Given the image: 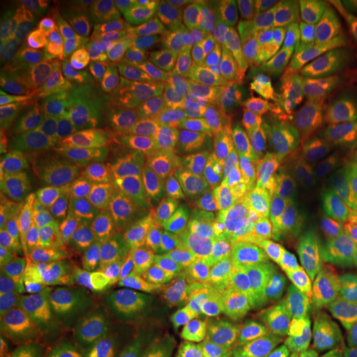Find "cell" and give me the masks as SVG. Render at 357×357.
I'll use <instances>...</instances> for the list:
<instances>
[{
  "instance_id": "obj_1",
  "label": "cell",
  "mask_w": 357,
  "mask_h": 357,
  "mask_svg": "<svg viewBox=\"0 0 357 357\" xmlns=\"http://www.w3.org/2000/svg\"><path fill=\"white\" fill-rule=\"evenodd\" d=\"M273 248L243 211L187 213L171 229L172 291L194 328L247 319Z\"/></svg>"
},
{
  "instance_id": "obj_2",
  "label": "cell",
  "mask_w": 357,
  "mask_h": 357,
  "mask_svg": "<svg viewBox=\"0 0 357 357\" xmlns=\"http://www.w3.org/2000/svg\"><path fill=\"white\" fill-rule=\"evenodd\" d=\"M137 149L86 162L22 158L8 166L2 177L10 178L58 215L84 229L121 197L134 174Z\"/></svg>"
},
{
  "instance_id": "obj_3",
  "label": "cell",
  "mask_w": 357,
  "mask_h": 357,
  "mask_svg": "<svg viewBox=\"0 0 357 357\" xmlns=\"http://www.w3.org/2000/svg\"><path fill=\"white\" fill-rule=\"evenodd\" d=\"M260 300L271 328L288 339L318 336L349 296L341 273L293 265L273 253Z\"/></svg>"
},
{
  "instance_id": "obj_4",
  "label": "cell",
  "mask_w": 357,
  "mask_h": 357,
  "mask_svg": "<svg viewBox=\"0 0 357 357\" xmlns=\"http://www.w3.org/2000/svg\"><path fill=\"white\" fill-rule=\"evenodd\" d=\"M270 242L281 260L339 273L357 258V205L326 202L303 190L296 215Z\"/></svg>"
},
{
  "instance_id": "obj_5",
  "label": "cell",
  "mask_w": 357,
  "mask_h": 357,
  "mask_svg": "<svg viewBox=\"0 0 357 357\" xmlns=\"http://www.w3.org/2000/svg\"><path fill=\"white\" fill-rule=\"evenodd\" d=\"M185 215L160 194L154 177L153 154L146 147H139L134 174L121 197L105 215L84 227L83 238L89 245L106 247L136 234L172 229Z\"/></svg>"
},
{
  "instance_id": "obj_6",
  "label": "cell",
  "mask_w": 357,
  "mask_h": 357,
  "mask_svg": "<svg viewBox=\"0 0 357 357\" xmlns=\"http://www.w3.org/2000/svg\"><path fill=\"white\" fill-rule=\"evenodd\" d=\"M111 289L101 258L91 248L78 265L48 288L30 316V334L33 339H42L91 323L108 305Z\"/></svg>"
},
{
  "instance_id": "obj_7",
  "label": "cell",
  "mask_w": 357,
  "mask_h": 357,
  "mask_svg": "<svg viewBox=\"0 0 357 357\" xmlns=\"http://www.w3.org/2000/svg\"><path fill=\"white\" fill-rule=\"evenodd\" d=\"M149 12V30L195 88L218 93L229 77L230 52L223 26L192 25Z\"/></svg>"
},
{
  "instance_id": "obj_8",
  "label": "cell",
  "mask_w": 357,
  "mask_h": 357,
  "mask_svg": "<svg viewBox=\"0 0 357 357\" xmlns=\"http://www.w3.org/2000/svg\"><path fill=\"white\" fill-rule=\"evenodd\" d=\"M223 37L236 61L273 55L303 45V35L280 0L236 2L225 22Z\"/></svg>"
},
{
  "instance_id": "obj_9",
  "label": "cell",
  "mask_w": 357,
  "mask_h": 357,
  "mask_svg": "<svg viewBox=\"0 0 357 357\" xmlns=\"http://www.w3.org/2000/svg\"><path fill=\"white\" fill-rule=\"evenodd\" d=\"M284 337L270 324L240 319L190 329L147 357H276Z\"/></svg>"
},
{
  "instance_id": "obj_10",
  "label": "cell",
  "mask_w": 357,
  "mask_h": 357,
  "mask_svg": "<svg viewBox=\"0 0 357 357\" xmlns=\"http://www.w3.org/2000/svg\"><path fill=\"white\" fill-rule=\"evenodd\" d=\"M40 33L43 40V68L35 95L56 105L84 77L95 43L45 3L40 15Z\"/></svg>"
},
{
  "instance_id": "obj_11",
  "label": "cell",
  "mask_w": 357,
  "mask_h": 357,
  "mask_svg": "<svg viewBox=\"0 0 357 357\" xmlns=\"http://www.w3.org/2000/svg\"><path fill=\"white\" fill-rule=\"evenodd\" d=\"M101 263L111 287L149 291L171 275V229L136 234L106 245Z\"/></svg>"
},
{
  "instance_id": "obj_12",
  "label": "cell",
  "mask_w": 357,
  "mask_h": 357,
  "mask_svg": "<svg viewBox=\"0 0 357 357\" xmlns=\"http://www.w3.org/2000/svg\"><path fill=\"white\" fill-rule=\"evenodd\" d=\"M89 245L61 255L30 258L3 265L0 268V314L2 323L19 326L33 314L45 291L56 276L78 265L88 252Z\"/></svg>"
},
{
  "instance_id": "obj_13",
  "label": "cell",
  "mask_w": 357,
  "mask_h": 357,
  "mask_svg": "<svg viewBox=\"0 0 357 357\" xmlns=\"http://www.w3.org/2000/svg\"><path fill=\"white\" fill-rule=\"evenodd\" d=\"M154 177L160 194L184 213L242 211L218 174L197 176L177 162L172 147L154 151Z\"/></svg>"
},
{
  "instance_id": "obj_14",
  "label": "cell",
  "mask_w": 357,
  "mask_h": 357,
  "mask_svg": "<svg viewBox=\"0 0 357 357\" xmlns=\"http://www.w3.org/2000/svg\"><path fill=\"white\" fill-rule=\"evenodd\" d=\"M123 146L108 124H91L73 118L65 102L53 111L42 136L35 142L29 159L95 160L102 155L121 153Z\"/></svg>"
},
{
  "instance_id": "obj_15",
  "label": "cell",
  "mask_w": 357,
  "mask_h": 357,
  "mask_svg": "<svg viewBox=\"0 0 357 357\" xmlns=\"http://www.w3.org/2000/svg\"><path fill=\"white\" fill-rule=\"evenodd\" d=\"M43 68V40L40 19L22 20L10 26L2 43L0 96L2 101H19L32 96Z\"/></svg>"
},
{
  "instance_id": "obj_16",
  "label": "cell",
  "mask_w": 357,
  "mask_h": 357,
  "mask_svg": "<svg viewBox=\"0 0 357 357\" xmlns=\"http://www.w3.org/2000/svg\"><path fill=\"white\" fill-rule=\"evenodd\" d=\"M0 215L3 225L30 236L83 238V227L58 215L24 187L7 177H2L0 182Z\"/></svg>"
},
{
  "instance_id": "obj_17",
  "label": "cell",
  "mask_w": 357,
  "mask_h": 357,
  "mask_svg": "<svg viewBox=\"0 0 357 357\" xmlns=\"http://www.w3.org/2000/svg\"><path fill=\"white\" fill-rule=\"evenodd\" d=\"M334 95L336 93L319 84L305 96L289 102L287 113L268 134L276 158L293 160L306 149L312 134L329 116Z\"/></svg>"
},
{
  "instance_id": "obj_18",
  "label": "cell",
  "mask_w": 357,
  "mask_h": 357,
  "mask_svg": "<svg viewBox=\"0 0 357 357\" xmlns=\"http://www.w3.org/2000/svg\"><path fill=\"white\" fill-rule=\"evenodd\" d=\"M291 159L275 158L252 207V222L261 234H276L296 215L301 192L296 187Z\"/></svg>"
},
{
  "instance_id": "obj_19",
  "label": "cell",
  "mask_w": 357,
  "mask_h": 357,
  "mask_svg": "<svg viewBox=\"0 0 357 357\" xmlns=\"http://www.w3.org/2000/svg\"><path fill=\"white\" fill-rule=\"evenodd\" d=\"M53 102L37 95L19 101H2L0 106V144L2 162L12 164L25 158L42 136L52 116Z\"/></svg>"
},
{
  "instance_id": "obj_20",
  "label": "cell",
  "mask_w": 357,
  "mask_h": 357,
  "mask_svg": "<svg viewBox=\"0 0 357 357\" xmlns=\"http://www.w3.org/2000/svg\"><path fill=\"white\" fill-rule=\"evenodd\" d=\"M328 68L329 65L323 58H319L305 45H300L273 55L236 61L230 86H248L270 79L319 75Z\"/></svg>"
},
{
  "instance_id": "obj_21",
  "label": "cell",
  "mask_w": 357,
  "mask_h": 357,
  "mask_svg": "<svg viewBox=\"0 0 357 357\" xmlns=\"http://www.w3.org/2000/svg\"><path fill=\"white\" fill-rule=\"evenodd\" d=\"M22 357H129L118 341L93 323L33 339Z\"/></svg>"
},
{
  "instance_id": "obj_22",
  "label": "cell",
  "mask_w": 357,
  "mask_h": 357,
  "mask_svg": "<svg viewBox=\"0 0 357 357\" xmlns=\"http://www.w3.org/2000/svg\"><path fill=\"white\" fill-rule=\"evenodd\" d=\"M142 300H144L142 336H144L147 356L171 344L192 329L169 280L142 293Z\"/></svg>"
},
{
  "instance_id": "obj_23",
  "label": "cell",
  "mask_w": 357,
  "mask_h": 357,
  "mask_svg": "<svg viewBox=\"0 0 357 357\" xmlns=\"http://www.w3.org/2000/svg\"><path fill=\"white\" fill-rule=\"evenodd\" d=\"M91 323L118 341L129 357H147L144 336H142V323H144L142 293L113 287L108 305Z\"/></svg>"
},
{
  "instance_id": "obj_24",
  "label": "cell",
  "mask_w": 357,
  "mask_h": 357,
  "mask_svg": "<svg viewBox=\"0 0 357 357\" xmlns=\"http://www.w3.org/2000/svg\"><path fill=\"white\" fill-rule=\"evenodd\" d=\"M45 6L95 45L121 29L126 12V3L116 0H53Z\"/></svg>"
},
{
  "instance_id": "obj_25",
  "label": "cell",
  "mask_w": 357,
  "mask_h": 357,
  "mask_svg": "<svg viewBox=\"0 0 357 357\" xmlns=\"http://www.w3.org/2000/svg\"><path fill=\"white\" fill-rule=\"evenodd\" d=\"M212 118L220 129L230 153L253 158H275L270 137L258 126L248 102L225 100Z\"/></svg>"
},
{
  "instance_id": "obj_26",
  "label": "cell",
  "mask_w": 357,
  "mask_h": 357,
  "mask_svg": "<svg viewBox=\"0 0 357 357\" xmlns=\"http://www.w3.org/2000/svg\"><path fill=\"white\" fill-rule=\"evenodd\" d=\"M223 101L225 96H222L220 93H207L202 89H197L190 95L160 101L159 136L154 151L171 147L172 141L181 137L195 123L212 118Z\"/></svg>"
},
{
  "instance_id": "obj_27",
  "label": "cell",
  "mask_w": 357,
  "mask_h": 357,
  "mask_svg": "<svg viewBox=\"0 0 357 357\" xmlns=\"http://www.w3.org/2000/svg\"><path fill=\"white\" fill-rule=\"evenodd\" d=\"M293 169L298 182L312 197L326 202L357 205V177L344 169L321 160L294 158Z\"/></svg>"
},
{
  "instance_id": "obj_28",
  "label": "cell",
  "mask_w": 357,
  "mask_h": 357,
  "mask_svg": "<svg viewBox=\"0 0 357 357\" xmlns=\"http://www.w3.org/2000/svg\"><path fill=\"white\" fill-rule=\"evenodd\" d=\"M225 141L213 118L195 123L174 146L177 162L185 171L205 176L225 158Z\"/></svg>"
},
{
  "instance_id": "obj_29",
  "label": "cell",
  "mask_w": 357,
  "mask_h": 357,
  "mask_svg": "<svg viewBox=\"0 0 357 357\" xmlns=\"http://www.w3.org/2000/svg\"><path fill=\"white\" fill-rule=\"evenodd\" d=\"M65 108L79 121L100 124L111 121L119 108L118 93L96 71L86 73L65 96Z\"/></svg>"
},
{
  "instance_id": "obj_30",
  "label": "cell",
  "mask_w": 357,
  "mask_h": 357,
  "mask_svg": "<svg viewBox=\"0 0 357 357\" xmlns=\"http://www.w3.org/2000/svg\"><path fill=\"white\" fill-rule=\"evenodd\" d=\"M136 50L139 52L141 63L144 66L147 78L153 83L160 101L190 95L199 89L182 73L176 61L167 55V52L155 42L151 35V30L141 38Z\"/></svg>"
},
{
  "instance_id": "obj_31",
  "label": "cell",
  "mask_w": 357,
  "mask_h": 357,
  "mask_svg": "<svg viewBox=\"0 0 357 357\" xmlns=\"http://www.w3.org/2000/svg\"><path fill=\"white\" fill-rule=\"evenodd\" d=\"M316 55L324 61L347 65L357 60V17L339 12L307 33Z\"/></svg>"
},
{
  "instance_id": "obj_32",
  "label": "cell",
  "mask_w": 357,
  "mask_h": 357,
  "mask_svg": "<svg viewBox=\"0 0 357 357\" xmlns=\"http://www.w3.org/2000/svg\"><path fill=\"white\" fill-rule=\"evenodd\" d=\"M275 158H253L236 153L225 154L220 164L222 177L242 211H252L265 181L266 169Z\"/></svg>"
},
{
  "instance_id": "obj_33",
  "label": "cell",
  "mask_w": 357,
  "mask_h": 357,
  "mask_svg": "<svg viewBox=\"0 0 357 357\" xmlns=\"http://www.w3.org/2000/svg\"><path fill=\"white\" fill-rule=\"evenodd\" d=\"M89 245L83 238H42V236H25L13 231L10 227H0V263H10L61 255Z\"/></svg>"
},
{
  "instance_id": "obj_34",
  "label": "cell",
  "mask_w": 357,
  "mask_h": 357,
  "mask_svg": "<svg viewBox=\"0 0 357 357\" xmlns=\"http://www.w3.org/2000/svg\"><path fill=\"white\" fill-rule=\"evenodd\" d=\"M319 75L270 79V82L248 84V86H229L225 100L260 102V105H287L318 88Z\"/></svg>"
},
{
  "instance_id": "obj_35",
  "label": "cell",
  "mask_w": 357,
  "mask_h": 357,
  "mask_svg": "<svg viewBox=\"0 0 357 357\" xmlns=\"http://www.w3.org/2000/svg\"><path fill=\"white\" fill-rule=\"evenodd\" d=\"M354 155H357V126L328 116L298 158L331 160L354 158Z\"/></svg>"
},
{
  "instance_id": "obj_36",
  "label": "cell",
  "mask_w": 357,
  "mask_h": 357,
  "mask_svg": "<svg viewBox=\"0 0 357 357\" xmlns=\"http://www.w3.org/2000/svg\"><path fill=\"white\" fill-rule=\"evenodd\" d=\"M109 126L123 149L131 151L137 147H146L154 153L159 136L158 113L119 105L118 111L109 121Z\"/></svg>"
},
{
  "instance_id": "obj_37",
  "label": "cell",
  "mask_w": 357,
  "mask_h": 357,
  "mask_svg": "<svg viewBox=\"0 0 357 357\" xmlns=\"http://www.w3.org/2000/svg\"><path fill=\"white\" fill-rule=\"evenodd\" d=\"M235 3L231 0H178V2L147 3V8L155 15L171 20L222 29L223 22Z\"/></svg>"
},
{
  "instance_id": "obj_38",
  "label": "cell",
  "mask_w": 357,
  "mask_h": 357,
  "mask_svg": "<svg viewBox=\"0 0 357 357\" xmlns=\"http://www.w3.org/2000/svg\"><path fill=\"white\" fill-rule=\"evenodd\" d=\"M142 63L139 52L121 40L106 45L96 56V73L119 93L139 73Z\"/></svg>"
},
{
  "instance_id": "obj_39",
  "label": "cell",
  "mask_w": 357,
  "mask_h": 357,
  "mask_svg": "<svg viewBox=\"0 0 357 357\" xmlns=\"http://www.w3.org/2000/svg\"><path fill=\"white\" fill-rule=\"evenodd\" d=\"M283 354L288 357H357V341L333 336L284 339Z\"/></svg>"
},
{
  "instance_id": "obj_40",
  "label": "cell",
  "mask_w": 357,
  "mask_h": 357,
  "mask_svg": "<svg viewBox=\"0 0 357 357\" xmlns=\"http://www.w3.org/2000/svg\"><path fill=\"white\" fill-rule=\"evenodd\" d=\"M284 6L298 29L307 35L321 22L339 12L341 0H287Z\"/></svg>"
},
{
  "instance_id": "obj_41",
  "label": "cell",
  "mask_w": 357,
  "mask_h": 357,
  "mask_svg": "<svg viewBox=\"0 0 357 357\" xmlns=\"http://www.w3.org/2000/svg\"><path fill=\"white\" fill-rule=\"evenodd\" d=\"M119 105L131 106V108L158 113L160 109V98L153 86V83L147 78L144 66L139 73L118 93Z\"/></svg>"
},
{
  "instance_id": "obj_42",
  "label": "cell",
  "mask_w": 357,
  "mask_h": 357,
  "mask_svg": "<svg viewBox=\"0 0 357 357\" xmlns=\"http://www.w3.org/2000/svg\"><path fill=\"white\" fill-rule=\"evenodd\" d=\"M318 336H333L357 341V298H349L339 307Z\"/></svg>"
},
{
  "instance_id": "obj_43",
  "label": "cell",
  "mask_w": 357,
  "mask_h": 357,
  "mask_svg": "<svg viewBox=\"0 0 357 357\" xmlns=\"http://www.w3.org/2000/svg\"><path fill=\"white\" fill-rule=\"evenodd\" d=\"M319 84L334 93L357 91V60L336 68L329 66L319 75Z\"/></svg>"
},
{
  "instance_id": "obj_44",
  "label": "cell",
  "mask_w": 357,
  "mask_h": 357,
  "mask_svg": "<svg viewBox=\"0 0 357 357\" xmlns=\"http://www.w3.org/2000/svg\"><path fill=\"white\" fill-rule=\"evenodd\" d=\"M329 116L357 126V91L336 93L333 98Z\"/></svg>"
},
{
  "instance_id": "obj_45",
  "label": "cell",
  "mask_w": 357,
  "mask_h": 357,
  "mask_svg": "<svg viewBox=\"0 0 357 357\" xmlns=\"http://www.w3.org/2000/svg\"><path fill=\"white\" fill-rule=\"evenodd\" d=\"M17 326L2 323L0 326V357H22L20 342L15 333Z\"/></svg>"
},
{
  "instance_id": "obj_46",
  "label": "cell",
  "mask_w": 357,
  "mask_h": 357,
  "mask_svg": "<svg viewBox=\"0 0 357 357\" xmlns=\"http://www.w3.org/2000/svg\"><path fill=\"white\" fill-rule=\"evenodd\" d=\"M339 273H341V278L344 281L347 296L357 298V258L346 268H342Z\"/></svg>"
},
{
  "instance_id": "obj_47",
  "label": "cell",
  "mask_w": 357,
  "mask_h": 357,
  "mask_svg": "<svg viewBox=\"0 0 357 357\" xmlns=\"http://www.w3.org/2000/svg\"><path fill=\"white\" fill-rule=\"evenodd\" d=\"M321 162H328V164H333V166H337L341 169H344L352 176L357 177V155L354 158H347V159H331V160H321Z\"/></svg>"
},
{
  "instance_id": "obj_48",
  "label": "cell",
  "mask_w": 357,
  "mask_h": 357,
  "mask_svg": "<svg viewBox=\"0 0 357 357\" xmlns=\"http://www.w3.org/2000/svg\"><path fill=\"white\" fill-rule=\"evenodd\" d=\"M341 10L357 17V0H341Z\"/></svg>"
}]
</instances>
